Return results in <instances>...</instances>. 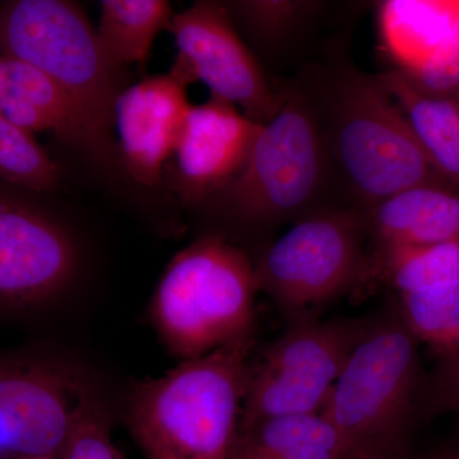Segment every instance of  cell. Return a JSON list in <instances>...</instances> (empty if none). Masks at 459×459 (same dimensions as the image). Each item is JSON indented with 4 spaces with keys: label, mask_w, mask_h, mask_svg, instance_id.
I'll list each match as a JSON object with an SVG mask.
<instances>
[{
    "label": "cell",
    "mask_w": 459,
    "mask_h": 459,
    "mask_svg": "<svg viewBox=\"0 0 459 459\" xmlns=\"http://www.w3.org/2000/svg\"><path fill=\"white\" fill-rule=\"evenodd\" d=\"M425 459H459V439L437 449Z\"/></svg>",
    "instance_id": "27"
},
{
    "label": "cell",
    "mask_w": 459,
    "mask_h": 459,
    "mask_svg": "<svg viewBox=\"0 0 459 459\" xmlns=\"http://www.w3.org/2000/svg\"><path fill=\"white\" fill-rule=\"evenodd\" d=\"M370 319L296 322L249 362L238 429L279 416L322 413Z\"/></svg>",
    "instance_id": "8"
},
{
    "label": "cell",
    "mask_w": 459,
    "mask_h": 459,
    "mask_svg": "<svg viewBox=\"0 0 459 459\" xmlns=\"http://www.w3.org/2000/svg\"><path fill=\"white\" fill-rule=\"evenodd\" d=\"M169 31L174 35L178 57L170 74L186 86L202 81L211 98L243 108L244 115L264 126L283 102L261 65L235 30L228 5L197 2L175 13Z\"/></svg>",
    "instance_id": "9"
},
{
    "label": "cell",
    "mask_w": 459,
    "mask_h": 459,
    "mask_svg": "<svg viewBox=\"0 0 459 459\" xmlns=\"http://www.w3.org/2000/svg\"><path fill=\"white\" fill-rule=\"evenodd\" d=\"M355 453L320 413L287 415L238 429L230 459H347Z\"/></svg>",
    "instance_id": "18"
},
{
    "label": "cell",
    "mask_w": 459,
    "mask_h": 459,
    "mask_svg": "<svg viewBox=\"0 0 459 459\" xmlns=\"http://www.w3.org/2000/svg\"><path fill=\"white\" fill-rule=\"evenodd\" d=\"M303 89L346 207L365 212L412 186L444 183L377 75L343 66Z\"/></svg>",
    "instance_id": "1"
},
{
    "label": "cell",
    "mask_w": 459,
    "mask_h": 459,
    "mask_svg": "<svg viewBox=\"0 0 459 459\" xmlns=\"http://www.w3.org/2000/svg\"><path fill=\"white\" fill-rule=\"evenodd\" d=\"M259 291L246 252L208 235L172 258L153 296L151 316L162 342L183 360L250 340Z\"/></svg>",
    "instance_id": "3"
},
{
    "label": "cell",
    "mask_w": 459,
    "mask_h": 459,
    "mask_svg": "<svg viewBox=\"0 0 459 459\" xmlns=\"http://www.w3.org/2000/svg\"><path fill=\"white\" fill-rule=\"evenodd\" d=\"M59 459H124L111 440L107 413L93 395L81 411Z\"/></svg>",
    "instance_id": "22"
},
{
    "label": "cell",
    "mask_w": 459,
    "mask_h": 459,
    "mask_svg": "<svg viewBox=\"0 0 459 459\" xmlns=\"http://www.w3.org/2000/svg\"><path fill=\"white\" fill-rule=\"evenodd\" d=\"M398 298L402 319L419 342L439 359L459 352V273L420 283Z\"/></svg>",
    "instance_id": "20"
},
{
    "label": "cell",
    "mask_w": 459,
    "mask_h": 459,
    "mask_svg": "<svg viewBox=\"0 0 459 459\" xmlns=\"http://www.w3.org/2000/svg\"><path fill=\"white\" fill-rule=\"evenodd\" d=\"M377 80L406 117L435 172L459 190V99L422 91L395 69Z\"/></svg>",
    "instance_id": "17"
},
{
    "label": "cell",
    "mask_w": 459,
    "mask_h": 459,
    "mask_svg": "<svg viewBox=\"0 0 459 459\" xmlns=\"http://www.w3.org/2000/svg\"><path fill=\"white\" fill-rule=\"evenodd\" d=\"M334 192L312 100L303 87H289L243 170L219 195L240 221L267 228L342 207L331 201Z\"/></svg>",
    "instance_id": "5"
},
{
    "label": "cell",
    "mask_w": 459,
    "mask_h": 459,
    "mask_svg": "<svg viewBox=\"0 0 459 459\" xmlns=\"http://www.w3.org/2000/svg\"><path fill=\"white\" fill-rule=\"evenodd\" d=\"M362 212L329 207L295 222L255 265L259 291L296 322L346 291L364 267Z\"/></svg>",
    "instance_id": "7"
},
{
    "label": "cell",
    "mask_w": 459,
    "mask_h": 459,
    "mask_svg": "<svg viewBox=\"0 0 459 459\" xmlns=\"http://www.w3.org/2000/svg\"><path fill=\"white\" fill-rule=\"evenodd\" d=\"M23 459H59L56 457H33V458H23Z\"/></svg>",
    "instance_id": "28"
},
{
    "label": "cell",
    "mask_w": 459,
    "mask_h": 459,
    "mask_svg": "<svg viewBox=\"0 0 459 459\" xmlns=\"http://www.w3.org/2000/svg\"><path fill=\"white\" fill-rule=\"evenodd\" d=\"M250 340L135 383L126 424L148 459H230L246 394Z\"/></svg>",
    "instance_id": "2"
},
{
    "label": "cell",
    "mask_w": 459,
    "mask_h": 459,
    "mask_svg": "<svg viewBox=\"0 0 459 459\" xmlns=\"http://www.w3.org/2000/svg\"><path fill=\"white\" fill-rule=\"evenodd\" d=\"M261 129L222 100L192 105L174 153L183 201L197 204L229 186L246 166Z\"/></svg>",
    "instance_id": "12"
},
{
    "label": "cell",
    "mask_w": 459,
    "mask_h": 459,
    "mask_svg": "<svg viewBox=\"0 0 459 459\" xmlns=\"http://www.w3.org/2000/svg\"><path fill=\"white\" fill-rule=\"evenodd\" d=\"M0 114L36 134L50 132L66 143L108 156L113 144L96 132L74 100L38 68L0 53Z\"/></svg>",
    "instance_id": "14"
},
{
    "label": "cell",
    "mask_w": 459,
    "mask_h": 459,
    "mask_svg": "<svg viewBox=\"0 0 459 459\" xmlns=\"http://www.w3.org/2000/svg\"><path fill=\"white\" fill-rule=\"evenodd\" d=\"M309 8L310 3L305 2H235L229 7L253 31L271 40L291 31Z\"/></svg>",
    "instance_id": "23"
},
{
    "label": "cell",
    "mask_w": 459,
    "mask_h": 459,
    "mask_svg": "<svg viewBox=\"0 0 459 459\" xmlns=\"http://www.w3.org/2000/svg\"><path fill=\"white\" fill-rule=\"evenodd\" d=\"M347 459H412L410 457L409 449L404 451H376L359 453Z\"/></svg>",
    "instance_id": "26"
},
{
    "label": "cell",
    "mask_w": 459,
    "mask_h": 459,
    "mask_svg": "<svg viewBox=\"0 0 459 459\" xmlns=\"http://www.w3.org/2000/svg\"><path fill=\"white\" fill-rule=\"evenodd\" d=\"M190 107L186 86L170 72L124 89L115 105L122 161L132 179L152 188L175 153Z\"/></svg>",
    "instance_id": "13"
},
{
    "label": "cell",
    "mask_w": 459,
    "mask_h": 459,
    "mask_svg": "<svg viewBox=\"0 0 459 459\" xmlns=\"http://www.w3.org/2000/svg\"><path fill=\"white\" fill-rule=\"evenodd\" d=\"M0 180L12 188L30 193H50L59 188L56 162L35 134L20 128L0 114Z\"/></svg>",
    "instance_id": "21"
},
{
    "label": "cell",
    "mask_w": 459,
    "mask_h": 459,
    "mask_svg": "<svg viewBox=\"0 0 459 459\" xmlns=\"http://www.w3.org/2000/svg\"><path fill=\"white\" fill-rule=\"evenodd\" d=\"M362 216L377 250L459 243V190L448 184L412 186Z\"/></svg>",
    "instance_id": "15"
},
{
    "label": "cell",
    "mask_w": 459,
    "mask_h": 459,
    "mask_svg": "<svg viewBox=\"0 0 459 459\" xmlns=\"http://www.w3.org/2000/svg\"><path fill=\"white\" fill-rule=\"evenodd\" d=\"M418 347L400 312L370 319L320 413L353 452L409 449L427 380Z\"/></svg>",
    "instance_id": "4"
},
{
    "label": "cell",
    "mask_w": 459,
    "mask_h": 459,
    "mask_svg": "<svg viewBox=\"0 0 459 459\" xmlns=\"http://www.w3.org/2000/svg\"><path fill=\"white\" fill-rule=\"evenodd\" d=\"M452 411H459V352L439 359L433 376L425 380L420 413L437 415Z\"/></svg>",
    "instance_id": "24"
},
{
    "label": "cell",
    "mask_w": 459,
    "mask_h": 459,
    "mask_svg": "<svg viewBox=\"0 0 459 459\" xmlns=\"http://www.w3.org/2000/svg\"><path fill=\"white\" fill-rule=\"evenodd\" d=\"M0 53L29 63L56 82L110 142L123 74L108 62L98 30L68 0L0 3Z\"/></svg>",
    "instance_id": "6"
},
{
    "label": "cell",
    "mask_w": 459,
    "mask_h": 459,
    "mask_svg": "<svg viewBox=\"0 0 459 459\" xmlns=\"http://www.w3.org/2000/svg\"><path fill=\"white\" fill-rule=\"evenodd\" d=\"M9 188L0 186V307H29L65 289L77 249L47 211Z\"/></svg>",
    "instance_id": "11"
},
{
    "label": "cell",
    "mask_w": 459,
    "mask_h": 459,
    "mask_svg": "<svg viewBox=\"0 0 459 459\" xmlns=\"http://www.w3.org/2000/svg\"><path fill=\"white\" fill-rule=\"evenodd\" d=\"M91 395L60 365L0 361V459L59 458Z\"/></svg>",
    "instance_id": "10"
},
{
    "label": "cell",
    "mask_w": 459,
    "mask_h": 459,
    "mask_svg": "<svg viewBox=\"0 0 459 459\" xmlns=\"http://www.w3.org/2000/svg\"><path fill=\"white\" fill-rule=\"evenodd\" d=\"M380 40L404 74L459 50V2L389 0L379 8Z\"/></svg>",
    "instance_id": "16"
},
{
    "label": "cell",
    "mask_w": 459,
    "mask_h": 459,
    "mask_svg": "<svg viewBox=\"0 0 459 459\" xmlns=\"http://www.w3.org/2000/svg\"><path fill=\"white\" fill-rule=\"evenodd\" d=\"M404 75L422 91L459 99V50L416 74Z\"/></svg>",
    "instance_id": "25"
},
{
    "label": "cell",
    "mask_w": 459,
    "mask_h": 459,
    "mask_svg": "<svg viewBox=\"0 0 459 459\" xmlns=\"http://www.w3.org/2000/svg\"><path fill=\"white\" fill-rule=\"evenodd\" d=\"M174 9L168 0H104L98 35L115 69L144 65L157 35L169 31Z\"/></svg>",
    "instance_id": "19"
}]
</instances>
